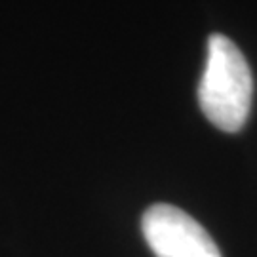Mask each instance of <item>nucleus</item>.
Wrapping results in <instances>:
<instances>
[{
	"mask_svg": "<svg viewBox=\"0 0 257 257\" xmlns=\"http://www.w3.org/2000/svg\"><path fill=\"white\" fill-rule=\"evenodd\" d=\"M253 76L240 48L225 35H211L198 84V103L215 128L236 134L251 109Z\"/></svg>",
	"mask_w": 257,
	"mask_h": 257,
	"instance_id": "f257e3e1",
	"label": "nucleus"
},
{
	"mask_svg": "<svg viewBox=\"0 0 257 257\" xmlns=\"http://www.w3.org/2000/svg\"><path fill=\"white\" fill-rule=\"evenodd\" d=\"M141 229L156 257H221L208 230L172 204H153L143 213Z\"/></svg>",
	"mask_w": 257,
	"mask_h": 257,
	"instance_id": "f03ea898",
	"label": "nucleus"
}]
</instances>
